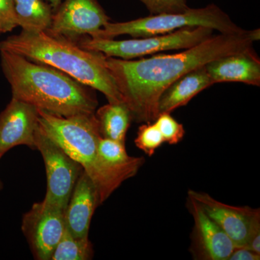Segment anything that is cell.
<instances>
[{
    "label": "cell",
    "mask_w": 260,
    "mask_h": 260,
    "mask_svg": "<svg viewBox=\"0 0 260 260\" xmlns=\"http://www.w3.org/2000/svg\"><path fill=\"white\" fill-rule=\"evenodd\" d=\"M259 39V29L243 34L220 32L181 52L154 54L136 60L107 56L106 65L133 121L153 122L158 115L159 99L169 85L221 56L252 49L253 43Z\"/></svg>",
    "instance_id": "obj_1"
},
{
    "label": "cell",
    "mask_w": 260,
    "mask_h": 260,
    "mask_svg": "<svg viewBox=\"0 0 260 260\" xmlns=\"http://www.w3.org/2000/svg\"><path fill=\"white\" fill-rule=\"evenodd\" d=\"M0 59L13 99L64 117L94 114L96 110L95 90L60 70L8 51L0 50Z\"/></svg>",
    "instance_id": "obj_2"
},
{
    "label": "cell",
    "mask_w": 260,
    "mask_h": 260,
    "mask_svg": "<svg viewBox=\"0 0 260 260\" xmlns=\"http://www.w3.org/2000/svg\"><path fill=\"white\" fill-rule=\"evenodd\" d=\"M0 50L23 56L34 62L60 70L77 81L102 92L111 104L124 103L110 71L107 56L86 50L64 38L44 31L22 30L0 42Z\"/></svg>",
    "instance_id": "obj_3"
},
{
    "label": "cell",
    "mask_w": 260,
    "mask_h": 260,
    "mask_svg": "<svg viewBox=\"0 0 260 260\" xmlns=\"http://www.w3.org/2000/svg\"><path fill=\"white\" fill-rule=\"evenodd\" d=\"M38 128L83 167L96 187L103 204L125 181L99 156L101 138L94 114L64 117L39 110Z\"/></svg>",
    "instance_id": "obj_4"
},
{
    "label": "cell",
    "mask_w": 260,
    "mask_h": 260,
    "mask_svg": "<svg viewBox=\"0 0 260 260\" xmlns=\"http://www.w3.org/2000/svg\"><path fill=\"white\" fill-rule=\"evenodd\" d=\"M204 26L218 30L220 34H243L247 31L232 21L225 12L216 5L210 4L202 8L182 13L150 15L123 23H109L90 34V37L114 39L121 35L144 38L162 35L185 27Z\"/></svg>",
    "instance_id": "obj_5"
},
{
    "label": "cell",
    "mask_w": 260,
    "mask_h": 260,
    "mask_svg": "<svg viewBox=\"0 0 260 260\" xmlns=\"http://www.w3.org/2000/svg\"><path fill=\"white\" fill-rule=\"evenodd\" d=\"M213 32L204 26L185 27L167 34L130 40L83 37L76 43L84 49L102 53L107 57L133 59L161 51L189 49L212 37Z\"/></svg>",
    "instance_id": "obj_6"
},
{
    "label": "cell",
    "mask_w": 260,
    "mask_h": 260,
    "mask_svg": "<svg viewBox=\"0 0 260 260\" xmlns=\"http://www.w3.org/2000/svg\"><path fill=\"white\" fill-rule=\"evenodd\" d=\"M35 144L42 154L47 172V193L44 201L64 211L83 167L38 127Z\"/></svg>",
    "instance_id": "obj_7"
},
{
    "label": "cell",
    "mask_w": 260,
    "mask_h": 260,
    "mask_svg": "<svg viewBox=\"0 0 260 260\" xmlns=\"http://www.w3.org/2000/svg\"><path fill=\"white\" fill-rule=\"evenodd\" d=\"M110 22L97 0H64L54 12L47 34L76 43Z\"/></svg>",
    "instance_id": "obj_8"
},
{
    "label": "cell",
    "mask_w": 260,
    "mask_h": 260,
    "mask_svg": "<svg viewBox=\"0 0 260 260\" xmlns=\"http://www.w3.org/2000/svg\"><path fill=\"white\" fill-rule=\"evenodd\" d=\"M64 212L43 200L24 214L22 231L35 259L51 260L65 230Z\"/></svg>",
    "instance_id": "obj_9"
},
{
    "label": "cell",
    "mask_w": 260,
    "mask_h": 260,
    "mask_svg": "<svg viewBox=\"0 0 260 260\" xmlns=\"http://www.w3.org/2000/svg\"><path fill=\"white\" fill-rule=\"evenodd\" d=\"M188 210L194 220L190 252L197 260H228L237 246L218 224L188 197Z\"/></svg>",
    "instance_id": "obj_10"
},
{
    "label": "cell",
    "mask_w": 260,
    "mask_h": 260,
    "mask_svg": "<svg viewBox=\"0 0 260 260\" xmlns=\"http://www.w3.org/2000/svg\"><path fill=\"white\" fill-rule=\"evenodd\" d=\"M188 197L198 203L236 246L245 247L251 226L260 220L259 209L249 206H232L214 199L208 193L191 189L188 191Z\"/></svg>",
    "instance_id": "obj_11"
},
{
    "label": "cell",
    "mask_w": 260,
    "mask_h": 260,
    "mask_svg": "<svg viewBox=\"0 0 260 260\" xmlns=\"http://www.w3.org/2000/svg\"><path fill=\"white\" fill-rule=\"evenodd\" d=\"M37 108L12 98L0 113V155L18 145L35 150V133L38 127Z\"/></svg>",
    "instance_id": "obj_12"
},
{
    "label": "cell",
    "mask_w": 260,
    "mask_h": 260,
    "mask_svg": "<svg viewBox=\"0 0 260 260\" xmlns=\"http://www.w3.org/2000/svg\"><path fill=\"white\" fill-rule=\"evenodd\" d=\"M101 205L96 187L83 171L64 212L65 227L73 237L88 239L92 217Z\"/></svg>",
    "instance_id": "obj_13"
},
{
    "label": "cell",
    "mask_w": 260,
    "mask_h": 260,
    "mask_svg": "<svg viewBox=\"0 0 260 260\" xmlns=\"http://www.w3.org/2000/svg\"><path fill=\"white\" fill-rule=\"evenodd\" d=\"M212 83L260 85V60L254 49L221 56L205 64Z\"/></svg>",
    "instance_id": "obj_14"
},
{
    "label": "cell",
    "mask_w": 260,
    "mask_h": 260,
    "mask_svg": "<svg viewBox=\"0 0 260 260\" xmlns=\"http://www.w3.org/2000/svg\"><path fill=\"white\" fill-rule=\"evenodd\" d=\"M212 85L205 65L186 73L162 92L159 99L158 114L172 113L178 108L184 107Z\"/></svg>",
    "instance_id": "obj_15"
},
{
    "label": "cell",
    "mask_w": 260,
    "mask_h": 260,
    "mask_svg": "<svg viewBox=\"0 0 260 260\" xmlns=\"http://www.w3.org/2000/svg\"><path fill=\"white\" fill-rule=\"evenodd\" d=\"M95 116L102 138L125 144L126 133L133 116L124 103H109L95 111Z\"/></svg>",
    "instance_id": "obj_16"
},
{
    "label": "cell",
    "mask_w": 260,
    "mask_h": 260,
    "mask_svg": "<svg viewBox=\"0 0 260 260\" xmlns=\"http://www.w3.org/2000/svg\"><path fill=\"white\" fill-rule=\"evenodd\" d=\"M98 152L104 164L125 180L135 177L145 162L143 157L129 156L124 143L102 137L99 140Z\"/></svg>",
    "instance_id": "obj_17"
},
{
    "label": "cell",
    "mask_w": 260,
    "mask_h": 260,
    "mask_svg": "<svg viewBox=\"0 0 260 260\" xmlns=\"http://www.w3.org/2000/svg\"><path fill=\"white\" fill-rule=\"evenodd\" d=\"M18 26L25 31H46L52 19V8L44 0H13Z\"/></svg>",
    "instance_id": "obj_18"
},
{
    "label": "cell",
    "mask_w": 260,
    "mask_h": 260,
    "mask_svg": "<svg viewBox=\"0 0 260 260\" xmlns=\"http://www.w3.org/2000/svg\"><path fill=\"white\" fill-rule=\"evenodd\" d=\"M93 246L89 239H78L65 227L51 260H88L93 257Z\"/></svg>",
    "instance_id": "obj_19"
},
{
    "label": "cell",
    "mask_w": 260,
    "mask_h": 260,
    "mask_svg": "<svg viewBox=\"0 0 260 260\" xmlns=\"http://www.w3.org/2000/svg\"><path fill=\"white\" fill-rule=\"evenodd\" d=\"M164 142L161 133L155 123H144L140 126L135 140L137 148L144 152L148 156H152L155 150L160 148Z\"/></svg>",
    "instance_id": "obj_20"
},
{
    "label": "cell",
    "mask_w": 260,
    "mask_h": 260,
    "mask_svg": "<svg viewBox=\"0 0 260 260\" xmlns=\"http://www.w3.org/2000/svg\"><path fill=\"white\" fill-rule=\"evenodd\" d=\"M154 122L160 130L165 143L177 145L184 138L185 135L184 126L178 122L171 115V113H160Z\"/></svg>",
    "instance_id": "obj_21"
},
{
    "label": "cell",
    "mask_w": 260,
    "mask_h": 260,
    "mask_svg": "<svg viewBox=\"0 0 260 260\" xmlns=\"http://www.w3.org/2000/svg\"><path fill=\"white\" fill-rule=\"evenodd\" d=\"M145 5L150 15L182 13L189 10L187 0H139Z\"/></svg>",
    "instance_id": "obj_22"
},
{
    "label": "cell",
    "mask_w": 260,
    "mask_h": 260,
    "mask_svg": "<svg viewBox=\"0 0 260 260\" xmlns=\"http://www.w3.org/2000/svg\"><path fill=\"white\" fill-rule=\"evenodd\" d=\"M18 26L13 0H0V27L5 32H10Z\"/></svg>",
    "instance_id": "obj_23"
},
{
    "label": "cell",
    "mask_w": 260,
    "mask_h": 260,
    "mask_svg": "<svg viewBox=\"0 0 260 260\" xmlns=\"http://www.w3.org/2000/svg\"><path fill=\"white\" fill-rule=\"evenodd\" d=\"M245 247L260 254V220L251 226Z\"/></svg>",
    "instance_id": "obj_24"
},
{
    "label": "cell",
    "mask_w": 260,
    "mask_h": 260,
    "mask_svg": "<svg viewBox=\"0 0 260 260\" xmlns=\"http://www.w3.org/2000/svg\"><path fill=\"white\" fill-rule=\"evenodd\" d=\"M260 254L246 247H237L228 260H259Z\"/></svg>",
    "instance_id": "obj_25"
},
{
    "label": "cell",
    "mask_w": 260,
    "mask_h": 260,
    "mask_svg": "<svg viewBox=\"0 0 260 260\" xmlns=\"http://www.w3.org/2000/svg\"><path fill=\"white\" fill-rule=\"evenodd\" d=\"M44 1L49 3V4L51 5L53 11L54 12L59 8V5H60L61 3V0H44Z\"/></svg>",
    "instance_id": "obj_26"
},
{
    "label": "cell",
    "mask_w": 260,
    "mask_h": 260,
    "mask_svg": "<svg viewBox=\"0 0 260 260\" xmlns=\"http://www.w3.org/2000/svg\"><path fill=\"white\" fill-rule=\"evenodd\" d=\"M2 156H3V155H0V159H1ZM3 182H2L1 180H0V190H2V189H3Z\"/></svg>",
    "instance_id": "obj_27"
},
{
    "label": "cell",
    "mask_w": 260,
    "mask_h": 260,
    "mask_svg": "<svg viewBox=\"0 0 260 260\" xmlns=\"http://www.w3.org/2000/svg\"><path fill=\"white\" fill-rule=\"evenodd\" d=\"M4 34V31H3V29H2L1 27H0V34Z\"/></svg>",
    "instance_id": "obj_28"
}]
</instances>
